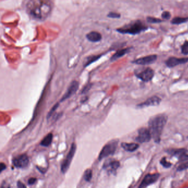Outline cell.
Returning <instances> with one entry per match:
<instances>
[{"instance_id": "13", "label": "cell", "mask_w": 188, "mask_h": 188, "mask_svg": "<svg viewBox=\"0 0 188 188\" xmlns=\"http://www.w3.org/2000/svg\"><path fill=\"white\" fill-rule=\"evenodd\" d=\"M188 62V57L178 58L175 57H170L165 62L166 65L169 68H172L179 65L186 64Z\"/></svg>"}, {"instance_id": "4", "label": "cell", "mask_w": 188, "mask_h": 188, "mask_svg": "<svg viewBox=\"0 0 188 188\" xmlns=\"http://www.w3.org/2000/svg\"><path fill=\"white\" fill-rule=\"evenodd\" d=\"M118 143V140H114L104 146L99 153L98 157L99 160H101L110 155H113L117 151Z\"/></svg>"}, {"instance_id": "12", "label": "cell", "mask_w": 188, "mask_h": 188, "mask_svg": "<svg viewBox=\"0 0 188 188\" xmlns=\"http://www.w3.org/2000/svg\"><path fill=\"white\" fill-rule=\"evenodd\" d=\"M78 87H79V83L76 81H73L71 83L70 87L66 90V93L62 97L60 102H62L66 100V99L70 98L71 97H72L74 94H75L76 92L78 89Z\"/></svg>"}, {"instance_id": "22", "label": "cell", "mask_w": 188, "mask_h": 188, "mask_svg": "<svg viewBox=\"0 0 188 188\" xmlns=\"http://www.w3.org/2000/svg\"><path fill=\"white\" fill-rule=\"evenodd\" d=\"M147 22L149 23H160L162 22V20L160 19V18L153 17H147Z\"/></svg>"}, {"instance_id": "8", "label": "cell", "mask_w": 188, "mask_h": 188, "mask_svg": "<svg viewBox=\"0 0 188 188\" xmlns=\"http://www.w3.org/2000/svg\"><path fill=\"white\" fill-rule=\"evenodd\" d=\"M137 77L143 82H149L153 79L155 72L150 67H147L139 72H135Z\"/></svg>"}, {"instance_id": "16", "label": "cell", "mask_w": 188, "mask_h": 188, "mask_svg": "<svg viewBox=\"0 0 188 188\" xmlns=\"http://www.w3.org/2000/svg\"><path fill=\"white\" fill-rule=\"evenodd\" d=\"M121 146L124 150L127 152H134L139 147V145L135 143H126L122 142L121 144Z\"/></svg>"}, {"instance_id": "6", "label": "cell", "mask_w": 188, "mask_h": 188, "mask_svg": "<svg viewBox=\"0 0 188 188\" xmlns=\"http://www.w3.org/2000/svg\"><path fill=\"white\" fill-rule=\"evenodd\" d=\"M152 135L148 129L146 127H141L138 130V136L135 138V140L140 143H146L150 141Z\"/></svg>"}, {"instance_id": "25", "label": "cell", "mask_w": 188, "mask_h": 188, "mask_svg": "<svg viewBox=\"0 0 188 188\" xmlns=\"http://www.w3.org/2000/svg\"><path fill=\"white\" fill-rule=\"evenodd\" d=\"M187 169H188V161L183 163L182 165H180L177 168V170L178 171H182V170H184Z\"/></svg>"}, {"instance_id": "32", "label": "cell", "mask_w": 188, "mask_h": 188, "mask_svg": "<svg viewBox=\"0 0 188 188\" xmlns=\"http://www.w3.org/2000/svg\"><path fill=\"white\" fill-rule=\"evenodd\" d=\"M0 165H1L0 172H1V173L3 170H4L5 169H6V165H5V163H1Z\"/></svg>"}, {"instance_id": "31", "label": "cell", "mask_w": 188, "mask_h": 188, "mask_svg": "<svg viewBox=\"0 0 188 188\" xmlns=\"http://www.w3.org/2000/svg\"><path fill=\"white\" fill-rule=\"evenodd\" d=\"M17 185L18 188H26V186H25L23 183H22L20 181H18Z\"/></svg>"}, {"instance_id": "30", "label": "cell", "mask_w": 188, "mask_h": 188, "mask_svg": "<svg viewBox=\"0 0 188 188\" xmlns=\"http://www.w3.org/2000/svg\"><path fill=\"white\" fill-rule=\"evenodd\" d=\"M37 179L35 178H31L29 179V180H28V183L29 185H33L37 182Z\"/></svg>"}, {"instance_id": "18", "label": "cell", "mask_w": 188, "mask_h": 188, "mask_svg": "<svg viewBox=\"0 0 188 188\" xmlns=\"http://www.w3.org/2000/svg\"><path fill=\"white\" fill-rule=\"evenodd\" d=\"M131 50L130 47H128V48H125V49H121L118 50V52H117L113 57H112L111 58V60L112 61H115L116 60H117L118 59H119L120 57H122L124 56L125 54H127L128 52H129Z\"/></svg>"}, {"instance_id": "14", "label": "cell", "mask_w": 188, "mask_h": 188, "mask_svg": "<svg viewBox=\"0 0 188 188\" xmlns=\"http://www.w3.org/2000/svg\"><path fill=\"white\" fill-rule=\"evenodd\" d=\"M157 59V56L156 55H150L148 56L139 58L135 61H133L132 62L137 65H146L154 63L156 61Z\"/></svg>"}, {"instance_id": "20", "label": "cell", "mask_w": 188, "mask_h": 188, "mask_svg": "<svg viewBox=\"0 0 188 188\" xmlns=\"http://www.w3.org/2000/svg\"><path fill=\"white\" fill-rule=\"evenodd\" d=\"M188 22V17H177L171 20V23L175 25H178L181 24L185 23Z\"/></svg>"}, {"instance_id": "27", "label": "cell", "mask_w": 188, "mask_h": 188, "mask_svg": "<svg viewBox=\"0 0 188 188\" xmlns=\"http://www.w3.org/2000/svg\"><path fill=\"white\" fill-rule=\"evenodd\" d=\"M162 17L163 19H166V20H168V19L170 18L171 17V14L168 11H164L162 13Z\"/></svg>"}, {"instance_id": "19", "label": "cell", "mask_w": 188, "mask_h": 188, "mask_svg": "<svg viewBox=\"0 0 188 188\" xmlns=\"http://www.w3.org/2000/svg\"><path fill=\"white\" fill-rule=\"evenodd\" d=\"M52 133H49L43 139V140L40 143V145L43 147H48L51 145L52 141Z\"/></svg>"}, {"instance_id": "26", "label": "cell", "mask_w": 188, "mask_h": 188, "mask_svg": "<svg viewBox=\"0 0 188 188\" xmlns=\"http://www.w3.org/2000/svg\"><path fill=\"white\" fill-rule=\"evenodd\" d=\"M59 103H57L55 105H54V107H52V108L51 109V110L49 112L48 114H47V119L50 118V117H51L52 115V114L55 112V110H57V108L59 107Z\"/></svg>"}, {"instance_id": "5", "label": "cell", "mask_w": 188, "mask_h": 188, "mask_svg": "<svg viewBox=\"0 0 188 188\" xmlns=\"http://www.w3.org/2000/svg\"><path fill=\"white\" fill-rule=\"evenodd\" d=\"M77 149V146L75 143H73L70 147L68 154L66 155L65 159L63 160V162L61 165V171L63 174H65L67 172L68 169H69L71 162L74 158V157L75 155L76 151Z\"/></svg>"}, {"instance_id": "15", "label": "cell", "mask_w": 188, "mask_h": 188, "mask_svg": "<svg viewBox=\"0 0 188 188\" xmlns=\"http://www.w3.org/2000/svg\"><path fill=\"white\" fill-rule=\"evenodd\" d=\"M161 99L157 96H153L147 99L146 101L137 105L139 108H145L151 106H157L160 104Z\"/></svg>"}, {"instance_id": "33", "label": "cell", "mask_w": 188, "mask_h": 188, "mask_svg": "<svg viewBox=\"0 0 188 188\" xmlns=\"http://www.w3.org/2000/svg\"><path fill=\"white\" fill-rule=\"evenodd\" d=\"M37 169L39 170V172H40L42 173H45V172L47 171V170H46V169H45L44 168L38 167H37Z\"/></svg>"}, {"instance_id": "3", "label": "cell", "mask_w": 188, "mask_h": 188, "mask_svg": "<svg viewBox=\"0 0 188 188\" xmlns=\"http://www.w3.org/2000/svg\"><path fill=\"white\" fill-rule=\"evenodd\" d=\"M148 29V27L143 23L141 20H137L134 22L129 24L125 27L121 28L118 29L117 30L119 33L124 34H130V35H136L145 32Z\"/></svg>"}, {"instance_id": "9", "label": "cell", "mask_w": 188, "mask_h": 188, "mask_svg": "<svg viewBox=\"0 0 188 188\" xmlns=\"http://www.w3.org/2000/svg\"><path fill=\"white\" fill-rule=\"evenodd\" d=\"M167 152L169 155L178 158L180 161H185L188 160V150L187 149H170L167 151Z\"/></svg>"}, {"instance_id": "2", "label": "cell", "mask_w": 188, "mask_h": 188, "mask_svg": "<svg viewBox=\"0 0 188 188\" xmlns=\"http://www.w3.org/2000/svg\"><path fill=\"white\" fill-rule=\"evenodd\" d=\"M167 116L165 114H160L150 119L148 121V129L152 139L155 143H160L163 129L167 122Z\"/></svg>"}, {"instance_id": "29", "label": "cell", "mask_w": 188, "mask_h": 188, "mask_svg": "<svg viewBox=\"0 0 188 188\" xmlns=\"http://www.w3.org/2000/svg\"><path fill=\"white\" fill-rule=\"evenodd\" d=\"M92 85H87L86 86H85V88L82 89V94H86V93H87L89 91V89H90L91 88Z\"/></svg>"}, {"instance_id": "11", "label": "cell", "mask_w": 188, "mask_h": 188, "mask_svg": "<svg viewBox=\"0 0 188 188\" xmlns=\"http://www.w3.org/2000/svg\"><path fill=\"white\" fill-rule=\"evenodd\" d=\"M160 173L147 174L139 185V188H146L151 184L155 183L160 178Z\"/></svg>"}, {"instance_id": "23", "label": "cell", "mask_w": 188, "mask_h": 188, "mask_svg": "<svg viewBox=\"0 0 188 188\" xmlns=\"http://www.w3.org/2000/svg\"><path fill=\"white\" fill-rule=\"evenodd\" d=\"M181 52L184 55H188V41H185L181 47Z\"/></svg>"}, {"instance_id": "1", "label": "cell", "mask_w": 188, "mask_h": 188, "mask_svg": "<svg viewBox=\"0 0 188 188\" xmlns=\"http://www.w3.org/2000/svg\"><path fill=\"white\" fill-rule=\"evenodd\" d=\"M52 8L50 0H29L27 4L29 14L34 18L40 20L47 18Z\"/></svg>"}, {"instance_id": "24", "label": "cell", "mask_w": 188, "mask_h": 188, "mask_svg": "<svg viewBox=\"0 0 188 188\" xmlns=\"http://www.w3.org/2000/svg\"><path fill=\"white\" fill-rule=\"evenodd\" d=\"M160 163L165 168H170L172 165L171 163L167 161V159H166L165 157L162 158V159L160 160Z\"/></svg>"}, {"instance_id": "7", "label": "cell", "mask_w": 188, "mask_h": 188, "mask_svg": "<svg viewBox=\"0 0 188 188\" xmlns=\"http://www.w3.org/2000/svg\"><path fill=\"white\" fill-rule=\"evenodd\" d=\"M13 165L18 168H25L28 166L29 160L26 154H23L15 157L12 160Z\"/></svg>"}, {"instance_id": "10", "label": "cell", "mask_w": 188, "mask_h": 188, "mask_svg": "<svg viewBox=\"0 0 188 188\" xmlns=\"http://www.w3.org/2000/svg\"><path fill=\"white\" fill-rule=\"evenodd\" d=\"M120 162L117 160L109 159L105 161L103 165V168L111 174H116L117 169L120 167Z\"/></svg>"}, {"instance_id": "28", "label": "cell", "mask_w": 188, "mask_h": 188, "mask_svg": "<svg viewBox=\"0 0 188 188\" xmlns=\"http://www.w3.org/2000/svg\"><path fill=\"white\" fill-rule=\"evenodd\" d=\"M109 17L112 18H119L120 17V14L115 13V12H110L108 15Z\"/></svg>"}, {"instance_id": "17", "label": "cell", "mask_w": 188, "mask_h": 188, "mask_svg": "<svg viewBox=\"0 0 188 188\" xmlns=\"http://www.w3.org/2000/svg\"><path fill=\"white\" fill-rule=\"evenodd\" d=\"M87 38L90 42H97L102 39V35L97 32H91L87 35Z\"/></svg>"}, {"instance_id": "21", "label": "cell", "mask_w": 188, "mask_h": 188, "mask_svg": "<svg viewBox=\"0 0 188 188\" xmlns=\"http://www.w3.org/2000/svg\"><path fill=\"white\" fill-rule=\"evenodd\" d=\"M83 178L86 182H90L92 178V171L90 169H87L83 174Z\"/></svg>"}]
</instances>
